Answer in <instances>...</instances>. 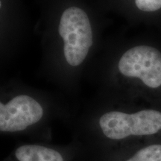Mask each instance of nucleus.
<instances>
[{"instance_id":"nucleus-1","label":"nucleus","mask_w":161,"mask_h":161,"mask_svg":"<svg viewBox=\"0 0 161 161\" xmlns=\"http://www.w3.org/2000/svg\"><path fill=\"white\" fill-rule=\"evenodd\" d=\"M94 130L90 140L78 146V158L89 160L126 146L131 138L157 134L161 130V112L154 109L134 113L110 110L98 116Z\"/></svg>"},{"instance_id":"nucleus-2","label":"nucleus","mask_w":161,"mask_h":161,"mask_svg":"<svg viewBox=\"0 0 161 161\" xmlns=\"http://www.w3.org/2000/svg\"><path fill=\"white\" fill-rule=\"evenodd\" d=\"M58 32L64 40V53L72 66L82 64L92 45V31L89 17L77 7L67 8L62 14Z\"/></svg>"},{"instance_id":"nucleus-3","label":"nucleus","mask_w":161,"mask_h":161,"mask_svg":"<svg viewBox=\"0 0 161 161\" xmlns=\"http://www.w3.org/2000/svg\"><path fill=\"white\" fill-rule=\"evenodd\" d=\"M46 110L39 101L20 94L0 103V130L3 134H18L32 129L45 117Z\"/></svg>"},{"instance_id":"nucleus-4","label":"nucleus","mask_w":161,"mask_h":161,"mask_svg":"<svg viewBox=\"0 0 161 161\" xmlns=\"http://www.w3.org/2000/svg\"><path fill=\"white\" fill-rule=\"evenodd\" d=\"M118 67L123 75L140 78L148 87L161 85V53L152 46H138L128 50Z\"/></svg>"},{"instance_id":"nucleus-5","label":"nucleus","mask_w":161,"mask_h":161,"mask_svg":"<svg viewBox=\"0 0 161 161\" xmlns=\"http://www.w3.org/2000/svg\"><path fill=\"white\" fill-rule=\"evenodd\" d=\"M79 153L76 142L66 146L31 142L15 147L3 161H74Z\"/></svg>"},{"instance_id":"nucleus-6","label":"nucleus","mask_w":161,"mask_h":161,"mask_svg":"<svg viewBox=\"0 0 161 161\" xmlns=\"http://www.w3.org/2000/svg\"><path fill=\"white\" fill-rule=\"evenodd\" d=\"M89 161H161V143L125 146L96 156Z\"/></svg>"},{"instance_id":"nucleus-7","label":"nucleus","mask_w":161,"mask_h":161,"mask_svg":"<svg viewBox=\"0 0 161 161\" xmlns=\"http://www.w3.org/2000/svg\"><path fill=\"white\" fill-rule=\"evenodd\" d=\"M135 4L142 11L152 12L161 8V0H135Z\"/></svg>"}]
</instances>
